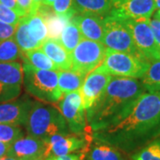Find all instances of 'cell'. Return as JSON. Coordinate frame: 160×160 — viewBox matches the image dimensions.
I'll return each mask as SVG.
<instances>
[{"instance_id":"obj_1","label":"cell","mask_w":160,"mask_h":160,"mask_svg":"<svg viewBox=\"0 0 160 160\" xmlns=\"http://www.w3.org/2000/svg\"><path fill=\"white\" fill-rule=\"evenodd\" d=\"M160 136V92H145L107 126L92 132L95 141L132 153Z\"/></svg>"},{"instance_id":"obj_2","label":"cell","mask_w":160,"mask_h":160,"mask_svg":"<svg viewBox=\"0 0 160 160\" xmlns=\"http://www.w3.org/2000/svg\"><path fill=\"white\" fill-rule=\"evenodd\" d=\"M145 92L137 78L113 77L102 95L86 110V122L91 131L112 123Z\"/></svg>"},{"instance_id":"obj_3","label":"cell","mask_w":160,"mask_h":160,"mask_svg":"<svg viewBox=\"0 0 160 160\" xmlns=\"http://www.w3.org/2000/svg\"><path fill=\"white\" fill-rule=\"evenodd\" d=\"M25 126L28 135L43 141L56 134L69 133V126L61 111L39 102H34Z\"/></svg>"},{"instance_id":"obj_4","label":"cell","mask_w":160,"mask_h":160,"mask_svg":"<svg viewBox=\"0 0 160 160\" xmlns=\"http://www.w3.org/2000/svg\"><path fill=\"white\" fill-rule=\"evenodd\" d=\"M23 86L26 92L45 102H57L62 97L58 86V71L43 70L23 62Z\"/></svg>"},{"instance_id":"obj_5","label":"cell","mask_w":160,"mask_h":160,"mask_svg":"<svg viewBox=\"0 0 160 160\" xmlns=\"http://www.w3.org/2000/svg\"><path fill=\"white\" fill-rule=\"evenodd\" d=\"M102 65L113 77L142 78L150 62L132 54L107 48Z\"/></svg>"},{"instance_id":"obj_6","label":"cell","mask_w":160,"mask_h":160,"mask_svg":"<svg viewBox=\"0 0 160 160\" xmlns=\"http://www.w3.org/2000/svg\"><path fill=\"white\" fill-rule=\"evenodd\" d=\"M103 44L107 46V48L115 51L127 52L146 60L137 49L131 30L123 20L109 14L103 17Z\"/></svg>"},{"instance_id":"obj_7","label":"cell","mask_w":160,"mask_h":160,"mask_svg":"<svg viewBox=\"0 0 160 160\" xmlns=\"http://www.w3.org/2000/svg\"><path fill=\"white\" fill-rule=\"evenodd\" d=\"M105 50L103 43L83 38L70 52L71 70L85 76L88 75L103 62Z\"/></svg>"},{"instance_id":"obj_8","label":"cell","mask_w":160,"mask_h":160,"mask_svg":"<svg viewBox=\"0 0 160 160\" xmlns=\"http://www.w3.org/2000/svg\"><path fill=\"white\" fill-rule=\"evenodd\" d=\"M131 30L134 44L143 57L149 62L160 60V52L149 25V19L123 20Z\"/></svg>"},{"instance_id":"obj_9","label":"cell","mask_w":160,"mask_h":160,"mask_svg":"<svg viewBox=\"0 0 160 160\" xmlns=\"http://www.w3.org/2000/svg\"><path fill=\"white\" fill-rule=\"evenodd\" d=\"M57 106L67 122L69 131L76 134H83L86 132L87 122L80 90L62 95Z\"/></svg>"},{"instance_id":"obj_10","label":"cell","mask_w":160,"mask_h":160,"mask_svg":"<svg viewBox=\"0 0 160 160\" xmlns=\"http://www.w3.org/2000/svg\"><path fill=\"white\" fill-rule=\"evenodd\" d=\"M23 85L22 65L19 62L0 63V103L14 100Z\"/></svg>"},{"instance_id":"obj_11","label":"cell","mask_w":160,"mask_h":160,"mask_svg":"<svg viewBox=\"0 0 160 160\" xmlns=\"http://www.w3.org/2000/svg\"><path fill=\"white\" fill-rule=\"evenodd\" d=\"M112 78L113 76L105 69L102 64L86 77L80 89L84 108L86 110L90 109L102 95Z\"/></svg>"},{"instance_id":"obj_12","label":"cell","mask_w":160,"mask_h":160,"mask_svg":"<svg viewBox=\"0 0 160 160\" xmlns=\"http://www.w3.org/2000/svg\"><path fill=\"white\" fill-rule=\"evenodd\" d=\"M46 158L49 157H59L74 153L87 146L88 137L83 134L68 133L56 134L46 141Z\"/></svg>"},{"instance_id":"obj_13","label":"cell","mask_w":160,"mask_h":160,"mask_svg":"<svg viewBox=\"0 0 160 160\" xmlns=\"http://www.w3.org/2000/svg\"><path fill=\"white\" fill-rule=\"evenodd\" d=\"M155 10L154 0H113L109 14L121 20L150 19Z\"/></svg>"},{"instance_id":"obj_14","label":"cell","mask_w":160,"mask_h":160,"mask_svg":"<svg viewBox=\"0 0 160 160\" xmlns=\"http://www.w3.org/2000/svg\"><path fill=\"white\" fill-rule=\"evenodd\" d=\"M33 104L34 102L25 95L0 103V124L25 126Z\"/></svg>"},{"instance_id":"obj_15","label":"cell","mask_w":160,"mask_h":160,"mask_svg":"<svg viewBox=\"0 0 160 160\" xmlns=\"http://www.w3.org/2000/svg\"><path fill=\"white\" fill-rule=\"evenodd\" d=\"M7 156L19 160H45L46 142L33 136H23L11 143Z\"/></svg>"},{"instance_id":"obj_16","label":"cell","mask_w":160,"mask_h":160,"mask_svg":"<svg viewBox=\"0 0 160 160\" xmlns=\"http://www.w3.org/2000/svg\"><path fill=\"white\" fill-rule=\"evenodd\" d=\"M71 20L78 26L84 38L103 43V17L92 12H83L76 14Z\"/></svg>"},{"instance_id":"obj_17","label":"cell","mask_w":160,"mask_h":160,"mask_svg":"<svg viewBox=\"0 0 160 160\" xmlns=\"http://www.w3.org/2000/svg\"><path fill=\"white\" fill-rule=\"evenodd\" d=\"M41 50L51 59L60 70H71L72 62L70 53L65 50L61 43L54 38H46L40 46Z\"/></svg>"},{"instance_id":"obj_18","label":"cell","mask_w":160,"mask_h":160,"mask_svg":"<svg viewBox=\"0 0 160 160\" xmlns=\"http://www.w3.org/2000/svg\"><path fill=\"white\" fill-rule=\"evenodd\" d=\"M72 6L75 15L83 12H92L105 17L112 10L113 0H73Z\"/></svg>"},{"instance_id":"obj_19","label":"cell","mask_w":160,"mask_h":160,"mask_svg":"<svg viewBox=\"0 0 160 160\" xmlns=\"http://www.w3.org/2000/svg\"><path fill=\"white\" fill-rule=\"evenodd\" d=\"M93 141L94 142L86 149V160H126L118 149L106 143Z\"/></svg>"},{"instance_id":"obj_20","label":"cell","mask_w":160,"mask_h":160,"mask_svg":"<svg viewBox=\"0 0 160 160\" xmlns=\"http://www.w3.org/2000/svg\"><path fill=\"white\" fill-rule=\"evenodd\" d=\"M13 39L15 40L22 53L25 52L38 49L41 46V43L33 39L29 35L26 16L21 18L19 22L17 23L15 32L13 35Z\"/></svg>"},{"instance_id":"obj_21","label":"cell","mask_w":160,"mask_h":160,"mask_svg":"<svg viewBox=\"0 0 160 160\" xmlns=\"http://www.w3.org/2000/svg\"><path fill=\"white\" fill-rule=\"evenodd\" d=\"M86 76L73 70L58 71V86L63 94L79 91Z\"/></svg>"},{"instance_id":"obj_22","label":"cell","mask_w":160,"mask_h":160,"mask_svg":"<svg viewBox=\"0 0 160 160\" xmlns=\"http://www.w3.org/2000/svg\"><path fill=\"white\" fill-rule=\"evenodd\" d=\"M21 59L22 60L23 62L28 63L35 69L60 71L59 68L39 48L23 52L22 53Z\"/></svg>"},{"instance_id":"obj_23","label":"cell","mask_w":160,"mask_h":160,"mask_svg":"<svg viewBox=\"0 0 160 160\" xmlns=\"http://www.w3.org/2000/svg\"><path fill=\"white\" fill-rule=\"evenodd\" d=\"M38 12L41 13V15L43 16L45 22H46L47 30H48V38L57 40L59 39L63 28L65 27V25L67 23L69 22V20L61 17V16H58L57 14L51 12L50 11H46L45 8H43L41 6Z\"/></svg>"},{"instance_id":"obj_24","label":"cell","mask_w":160,"mask_h":160,"mask_svg":"<svg viewBox=\"0 0 160 160\" xmlns=\"http://www.w3.org/2000/svg\"><path fill=\"white\" fill-rule=\"evenodd\" d=\"M82 38L83 37L80 33L79 29L72 22V20H69V22L63 28L58 41L65 48V50L70 53L76 48V46L78 45Z\"/></svg>"},{"instance_id":"obj_25","label":"cell","mask_w":160,"mask_h":160,"mask_svg":"<svg viewBox=\"0 0 160 160\" xmlns=\"http://www.w3.org/2000/svg\"><path fill=\"white\" fill-rule=\"evenodd\" d=\"M29 35L36 41L43 43L48 38V30L46 22L38 12L26 15Z\"/></svg>"},{"instance_id":"obj_26","label":"cell","mask_w":160,"mask_h":160,"mask_svg":"<svg viewBox=\"0 0 160 160\" xmlns=\"http://www.w3.org/2000/svg\"><path fill=\"white\" fill-rule=\"evenodd\" d=\"M141 82L146 92H160V60L150 62Z\"/></svg>"},{"instance_id":"obj_27","label":"cell","mask_w":160,"mask_h":160,"mask_svg":"<svg viewBox=\"0 0 160 160\" xmlns=\"http://www.w3.org/2000/svg\"><path fill=\"white\" fill-rule=\"evenodd\" d=\"M131 160H160V136L134 151Z\"/></svg>"},{"instance_id":"obj_28","label":"cell","mask_w":160,"mask_h":160,"mask_svg":"<svg viewBox=\"0 0 160 160\" xmlns=\"http://www.w3.org/2000/svg\"><path fill=\"white\" fill-rule=\"evenodd\" d=\"M21 56L22 52L13 37L0 44V63L16 62Z\"/></svg>"},{"instance_id":"obj_29","label":"cell","mask_w":160,"mask_h":160,"mask_svg":"<svg viewBox=\"0 0 160 160\" xmlns=\"http://www.w3.org/2000/svg\"><path fill=\"white\" fill-rule=\"evenodd\" d=\"M23 137V131L20 126L0 124V142L12 143L16 140Z\"/></svg>"},{"instance_id":"obj_30","label":"cell","mask_w":160,"mask_h":160,"mask_svg":"<svg viewBox=\"0 0 160 160\" xmlns=\"http://www.w3.org/2000/svg\"><path fill=\"white\" fill-rule=\"evenodd\" d=\"M72 1L73 0H54L52 5L54 13L69 21L71 20V18L75 16Z\"/></svg>"},{"instance_id":"obj_31","label":"cell","mask_w":160,"mask_h":160,"mask_svg":"<svg viewBox=\"0 0 160 160\" xmlns=\"http://www.w3.org/2000/svg\"><path fill=\"white\" fill-rule=\"evenodd\" d=\"M21 18L15 12L0 3V22L16 26Z\"/></svg>"},{"instance_id":"obj_32","label":"cell","mask_w":160,"mask_h":160,"mask_svg":"<svg viewBox=\"0 0 160 160\" xmlns=\"http://www.w3.org/2000/svg\"><path fill=\"white\" fill-rule=\"evenodd\" d=\"M16 26L0 22V44L13 37Z\"/></svg>"},{"instance_id":"obj_33","label":"cell","mask_w":160,"mask_h":160,"mask_svg":"<svg viewBox=\"0 0 160 160\" xmlns=\"http://www.w3.org/2000/svg\"><path fill=\"white\" fill-rule=\"evenodd\" d=\"M149 25L154 34L155 40H156L157 46L158 47L160 52V20L154 16L152 19H149Z\"/></svg>"},{"instance_id":"obj_34","label":"cell","mask_w":160,"mask_h":160,"mask_svg":"<svg viewBox=\"0 0 160 160\" xmlns=\"http://www.w3.org/2000/svg\"><path fill=\"white\" fill-rule=\"evenodd\" d=\"M16 2L21 10L22 17H24L30 13L32 8V0H16Z\"/></svg>"},{"instance_id":"obj_35","label":"cell","mask_w":160,"mask_h":160,"mask_svg":"<svg viewBox=\"0 0 160 160\" xmlns=\"http://www.w3.org/2000/svg\"><path fill=\"white\" fill-rule=\"evenodd\" d=\"M86 150L80 152L78 154H69L65 156H59V157H49L45 160H83L84 155L86 154Z\"/></svg>"},{"instance_id":"obj_36","label":"cell","mask_w":160,"mask_h":160,"mask_svg":"<svg viewBox=\"0 0 160 160\" xmlns=\"http://www.w3.org/2000/svg\"><path fill=\"white\" fill-rule=\"evenodd\" d=\"M0 3H2L4 6H6V7L12 9V11H14L17 13L18 15H20L22 17L21 10H20V8L18 6L16 0H0Z\"/></svg>"},{"instance_id":"obj_37","label":"cell","mask_w":160,"mask_h":160,"mask_svg":"<svg viewBox=\"0 0 160 160\" xmlns=\"http://www.w3.org/2000/svg\"><path fill=\"white\" fill-rule=\"evenodd\" d=\"M10 143L1 142H0V158H3L5 156H7L8 150L10 149Z\"/></svg>"},{"instance_id":"obj_38","label":"cell","mask_w":160,"mask_h":160,"mask_svg":"<svg viewBox=\"0 0 160 160\" xmlns=\"http://www.w3.org/2000/svg\"><path fill=\"white\" fill-rule=\"evenodd\" d=\"M42 3H43V0H32V8H31V12H30L29 14L36 13L38 11Z\"/></svg>"},{"instance_id":"obj_39","label":"cell","mask_w":160,"mask_h":160,"mask_svg":"<svg viewBox=\"0 0 160 160\" xmlns=\"http://www.w3.org/2000/svg\"><path fill=\"white\" fill-rule=\"evenodd\" d=\"M53 2H54V0H43L42 5H44V6H52Z\"/></svg>"},{"instance_id":"obj_40","label":"cell","mask_w":160,"mask_h":160,"mask_svg":"<svg viewBox=\"0 0 160 160\" xmlns=\"http://www.w3.org/2000/svg\"><path fill=\"white\" fill-rule=\"evenodd\" d=\"M0 160H19L17 158H14L12 157H9V156H5L3 158H0Z\"/></svg>"},{"instance_id":"obj_41","label":"cell","mask_w":160,"mask_h":160,"mask_svg":"<svg viewBox=\"0 0 160 160\" xmlns=\"http://www.w3.org/2000/svg\"><path fill=\"white\" fill-rule=\"evenodd\" d=\"M156 5V10H160V0H154Z\"/></svg>"},{"instance_id":"obj_42","label":"cell","mask_w":160,"mask_h":160,"mask_svg":"<svg viewBox=\"0 0 160 160\" xmlns=\"http://www.w3.org/2000/svg\"><path fill=\"white\" fill-rule=\"evenodd\" d=\"M154 16L156 18H158V20H160V10H158V11H157V12L155 13Z\"/></svg>"}]
</instances>
